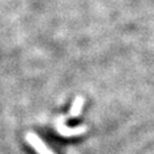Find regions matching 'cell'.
Here are the masks:
<instances>
[{"mask_svg": "<svg viewBox=\"0 0 154 154\" xmlns=\"http://www.w3.org/2000/svg\"><path fill=\"white\" fill-rule=\"evenodd\" d=\"M55 127H57V131L59 132V135H62V136H66V137L77 136V135L84 134L86 130H88V127H86V126H79V127H76V128H68V127H66L64 125H62L60 118L57 121Z\"/></svg>", "mask_w": 154, "mask_h": 154, "instance_id": "obj_2", "label": "cell"}, {"mask_svg": "<svg viewBox=\"0 0 154 154\" xmlns=\"http://www.w3.org/2000/svg\"><path fill=\"white\" fill-rule=\"evenodd\" d=\"M26 140L27 143L30 144V145L35 149V150L38 153V154H54L49 148H48L44 143H42L40 140V137L37 136L36 134H33V132H28L26 135Z\"/></svg>", "mask_w": 154, "mask_h": 154, "instance_id": "obj_1", "label": "cell"}, {"mask_svg": "<svg viewBox=\"0 0 154 154\" xmlns=\"http://www.w3.org/2000/svg\"><path fill=\"white\" fill-rule=\"evenodd\" d=\"M84 102H85V99L81 98V96H77V98L75 99V102L72 103V108L69 110V116H68L69 118H75L81 113L82 107H84Z\"/></svg>", "mask_w": 154, "mask_h": 154, "instance_id": "obj_3", "label": "cell"}]
</instances>
